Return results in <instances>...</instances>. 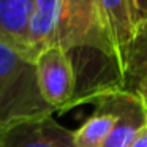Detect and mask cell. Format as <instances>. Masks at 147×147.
<instances>
[{"mask_svg":"<svg viewBox=\"0 0 147 147\" xmlns=\"http://www.w3.org/2000/svg\"><path fill=\"white\" fill-rule=\"evenodd\" d=\"M54 112L41 93L35 62L0 43V130Z\"/></svg>","mask_w":147,"mask_h":147,"instance_id":"6da1fadb","label":"cell"},{"mask_svg":"<svg viewBox=\"0 0 147 147\" xmlns=\"http://www.w3.org/2000/svg\"><path fill=\"white\" fill-rule=\"evenodd\" d=\"M57 45L65 51L84 48L96 49L112 60L98 0H62Z\"/></svg>","mask_w":147,"mask_h":147,"instance_id":"7a4b0ae2","label":"cell"},{"mask_svg":"<svg viewBox=\"0 0 147 147\" xmlns=\"http://www.w3.org/2000/svg\"><path fill=\"white\" fill-rule=\"evenodd\" d=\"M41 93L54 111H65L74 105L78 79L71 55L59 45L49 46L35 59Z\"/></svg>","mask_w":147,"mask_h":147,"instance_id":"3957f363","label":"cell"},{"mask_svg":"<svg viewBox=\"0 0 147 147\" xmlns=\"http://www.w3.org/2000/svg\"><path fill=\"white\" fill-rule=\"evenodd\" d=\"M106 103L115 114V125L103 147H131L138 134L147 125V106L142 96L130 90H108L92 101Z\"/></svg>","mask_w":147,"mask_h":147,"instance_id":"277c9868","label":"cell"},{"mask_svg":"<svg viewBox=\"0 0 147 147\" xmlns=\"http://www.w3.org/2000/svg\"><path fill=\"white\" fill-rule=\"evenodd\" d=\"M0 147H76L74 133L52 115L11 123L0 130Z\"/></svg>","mask_w":147,"mask_h":147,"instance_id":"5b68a950","label":"cell"},{"mask_svg":"<svg viewBox=\"0 0 147 147\" xmlns=\"http://www.w3.org/2000/svg\"><path fill=\"white\" fill-rule=\"evenodd\" d=\"M98 5L112 60L122 79L127 52L136 36L130 0H98Z\"/></svg>","mask_w":147,"mask_h":147,"instance_id":"8992f818","label":"cell"},{"mask_svg":"<svg viewBox=\"0 0 147 147\" xmlns=\"http://www.w3.org/2000/svg\"><path fill=\"white\" fill-rule=\"evenodd\" d=\"M32 7L33 0H0V43L27 59Z\"/></svg>","mask_w":147,"mask_h":147,"instance_id":"52a82bcc","label":"cell"},{"mask_svg":"<svg viewBox=\"0 0 147 147\" xmlns=\"http://www.w3.org/2000/svg\"><path fill=\"white\" fill-rule=\"evenodd\" d=\"M62 0H33L29 22V57L36 55L57 45V26Z\"/></svg>","mask_w":147,"mask_h":147,"instance_id":"ba28073f","label":"cell"},{"mask_svg":"<svg viewBox=\"0 0 147 147\" xmlns=\"http://www.w3.org/2000/svg\"><path fill=\"white\" fill-rule=\"evenodd\" d=\"M95 112L74 131L76 147H103L115 125L114 111L100 100H95Z\"/></svg>","mask_w":147,"mask_h":147,"instance_id":"9c48e42d","label":"cell"},{"mask_svg":"<svg viewBox=\"0 0 147 147\" xmlns=\"http://www.w3.org/2000/svg\"><path fill=\"white\" fill-rule=\"evenodd\" d=\"M147 74V33L136 36L127 52L123 71H122V89L136 92L138 86Z\"/></svg>","mask_w":147,"mask_h":147,"instance_id":"30bf717a","label":"cell"},{"mask_svg":"<svg viewBox=\"0 0 147 147\" xmlns=\"http://www.w3.org/2000/svg\"><path fill=\"white\" fill-rule=\"evenodd\" d=\"M130 7L133 13L136 36L147 33V0H130Z\"/></svg>","mask_w":147,"mask_h":147,"instance_id":"8fae6325","label":"cell"},{"mask_svg":"<svg viewBox=\"0 0 147 147\" xmlns=\"http://www.w3.org/2000/svg\"><path fill=\"white\" fill-rule=\"evenodd\" d=\"M131 147H147V125L141 130V133L138 134V138L131 144Z\"/></svg>","mask_w":147,"mask_h":147,"instance_id":"7c38bea8","label":"cell"},{"mask_svg":"<svg viewBox=\"0 0 147 147\" xmlns=\"http://www.w3.org/2000/svg\"><path fill=\"white\" fill-rule=\"evenodd\" d=\"M136 93H139V95L142 96V100H147V74H146V78L141 81L139 86H138Z\"/></svg>","mask_w":147,"mask_h":147,"instance_id":"4fadbf2b","label":"cell"},{"mask_svg":"<svg viewBox=\"0 0 147 147\" xmlns=\"http://www.w3.org/2000/svg\"><path fill=\"white\" fill-rule=\"evenodd\" d=\"M144 103H146V106H147V100H144Z\"/></svg>","mask_w":147,"mask_h":147,"instance_id":"5bb4252c","label":"cell"}]
</instances>
